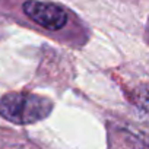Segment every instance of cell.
I'll return each mask as SVG.
<instances>
[{
    "mask_svg": "<svg viewBox=\"0 0 149 149\" xmlns=\"http://www.w3.org/2000/svg\"><path fill=\"white\" fill-rule=\"evenodd\" d=\"M53 111V101L31 92H9L0 100V116L15 124H32Z\"/></svg>",
    "mask_w": 149,
    "mask_h": 149,
    "instance_id": "1",
    "label": "cell"
},
{
    "mask_svg": "<svg viewBox=\"0 0 149 149\" xmlns=\"http://www.w3.org/2000/svg\"><path fill=\"white\" fill-rule=\"evenodd\" d=\"M24 12L29 19L48 31H58L67 24L66 10L50 2L28 0L24 3Z\"/></svg>",
    "mask_w": 149,
    "mask_h": 149,
    "instance_id": "2",
    "label": "cell"
}]
</instances>
